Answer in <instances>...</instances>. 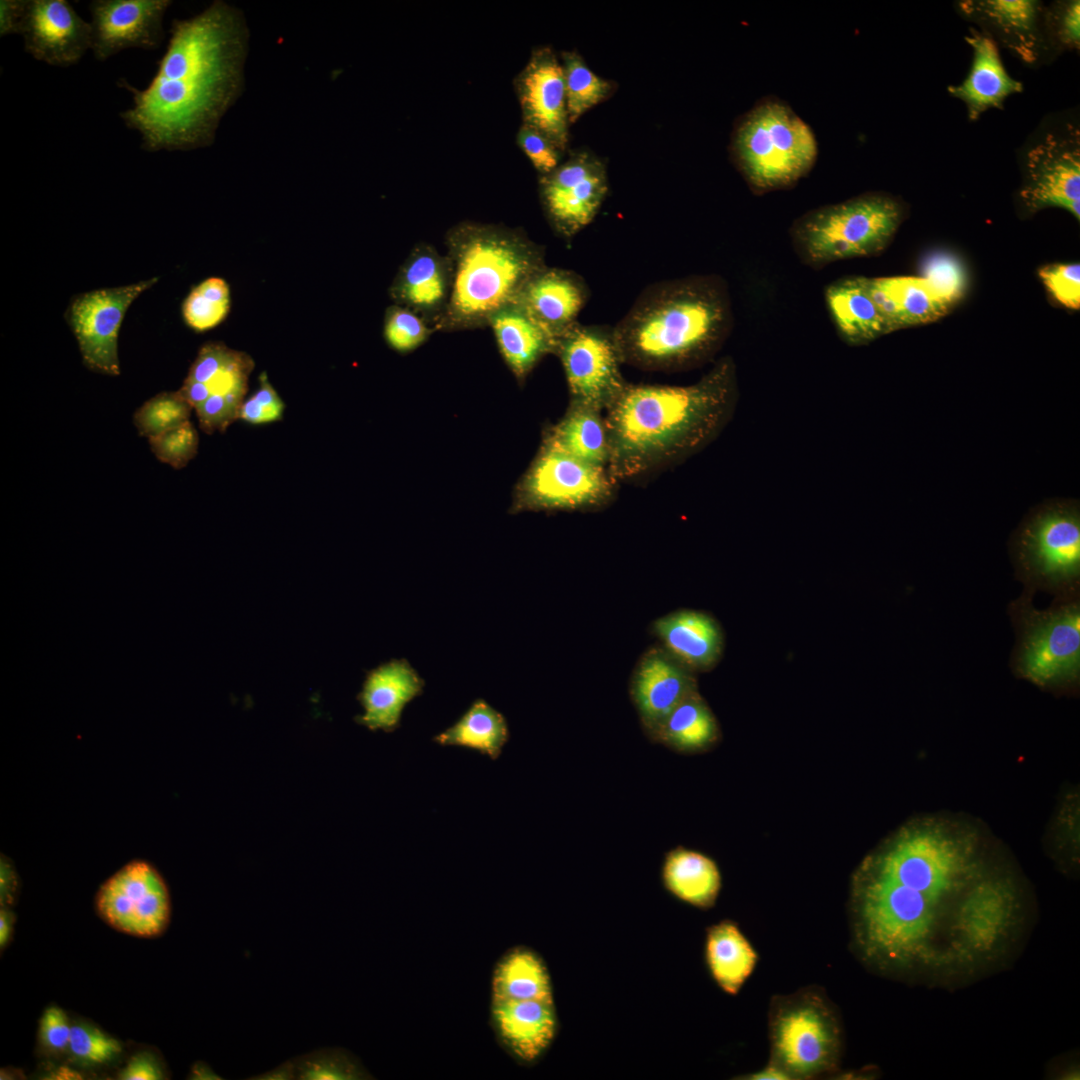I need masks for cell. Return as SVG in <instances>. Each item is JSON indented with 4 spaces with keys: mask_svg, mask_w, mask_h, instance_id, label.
<instances>
[{
    "mask_svg": "<svg viewBox=\"0 0 1080 1080\" xmlns=\"http://www.w3.org/2000/svg\"><path fill=\"white\" fill-rule=\"evenodd\" d=\"M165 1073L156 1058L149 1053L134 1055L126 1066L120 1071L119 1079L122 1080H161Z\"/></svg>",
    "mask_w": 1080,
    "mask_h": 1080,
    "instance_id": "cell-53",
    "label": "cell"
},
{
    "mask_svg": "<svg viewBox=\"0 0 1080 1080\" xmlns=\"http://www.w3.org/2000/svg\"><path fill=\"white\" fill-rule=\"evenodd\" d=\"M452 285L450 262L429 244L413 248L391 286L396 305L415 312L436 329Z\"/></svg>",
    "mask_w": 1080,
    "mask_h": 1080,
    "instance_id": "cell-23",
    "label": "cell"
},
{
    "mask_svg": "<svg viewBox=\"0 0 1080 1080\" xmlns=\"http://www.w3.org/2000/svg\"><path fill=\"white\" fill-rule=\"evenodd\" d=\"M517 143L540 175L554 170L563 152L538 130L522 124L517 133Z\"/></svg>",
    "mask_w": 1080,
    "mask_h": 1080,
    "instance_id": "cell-50",
    "label": "cell"
},
{
    "mask_svg": "<svg viewBox=\"0 0 1080 1080\" xmlns=\"http://www.w3.org/2000/svg\"><path fill=\"white\" fill-rule=\"evenodd\" d=\"M248 30L243 14L214 1L199 14L175 19L166 51L149 84L132 93L120 113L148 152L210 146L218 126L242 92Z\"/></svg>",
    "mask_w": 1080,
    "mask_h": 1080,
    "instance_id": "cell-2",
    "label": "cell"
},
{
    "mask_svg": "<svg viewBox=\"0 0 1080 1080\" xmlns=\"http://www.w3.org/2000/svg\"><path fill=\"white\" fill-rule=\"evenodd\" d=\"M770 1062L790 1079L838 1070L843 1029L838 1012L818 988L773 998L769 1011Z\"/></svg>",
    "mask_w": 1080,
    "mask_h": 1080,
    "instance_id": "cell-9",
    "label": "cell"
},
{
    "mask_svg": "<svg viewBox=\"0 0 1080 1080\" xmlns=\"http://www.w3.org/2000/svg\"><path fill=\"white\" fill-rule=\"evenodd\" d=\"M1059 828L1052 857L1067 874H1075L1079 865L1078 801L1076 795L1068 797L1058 816Z\"/></svg>",
    "mask_w": 1080,
    "mask_h": 1080,
    "instance_id": "cell-47",
    "label": "cell"
},
{
    "mask_svg": "<svg viewBox=\"0 0 1080 1080\" xmlns=\"http://www.w3.org/2000/svg\"><path fill=\"white\" fill-rule=\"evenodd\" d=\"M492 999L553 1001L552 986L541 958L527 948H515L497 964Z\"/></svg>",
    "mask_w": 1080,
    "mask_h": 1080,
    "instance_id": "cell-38",
    "label": "cell"
},
{
    "mask_svg": "<svg viewBox=\"0 0 1080 1080\" xmlns=\"http://www.w3.org/2000/svg\"><path fill=\"white\" fill-rule=\"evenodd\" d=\"M652 634L670 655L695 673L712 670L724 650V632L709 613L679 609L651 624Z\"/></svg>",
    "mask_w": 1080,
    "mask_h": 1080,
    "instance_id": "cell-25",
    "label": "cell"
},
{
    "mask_svg": "<svg viewBox=\"0 0 1080 1080\" xmlns=\"http://www.w3.org/2000/svg\"><path fill=\"white\" fill-rule=\"evenodd\" d=\"M729 148L734 165L756 195L793 187L818 157L811 127L773 96L760 99L739 117Z\"/></svg>",
    "mask_w": 1080,
    "mask_h": 1080,
    "instance_id": "cell-7",
    "label": "cell"
},
{
    "mask_svg": "<svg viewBox=\"0 0 1080 1080\" xmlns=\"http://www.w3.org/2000/svg\"><path fill=\"white\" fill-rule=\"evenodd\" d=\"M17 888V878L14 868L6 858H1L0 870V899L1 907H7L14 899Z\"/></svg>",
    "mask_w": 1080,
    "mask_h": 1080,
    "instance_id": "cell-55",
    "label": "cell"
},
{
    "mask_svg": "<svg viewBox=\"0 0 1080 1080\" xmlns=\"http://www.w3.org/2000/svg\"><path fill=\"white\" fill-rule=\"evenodd\" d=\"M158 277L137 283L92 290L75 296L66 311L84 365L100 374L118 376V334L126 311Z\"/></svg>",
    "mask_w": 1080,
    "mask_h": 1080,
    "instance_id": "cell-17",
    "label": "cell"
},
{
    "mask_svg": "<svg viewBox=\"0 0 1080 1080\" xmlns=\"http://www.w3.org/2000/svg\"><path fill=\"white\" fill-rule=\"evenodd\" d=\"M425 681L407 659H392L366 673L357 699L364 712L356 723L390 733L400 726L404 708L424 691Z\"/></svg>",
    "mask_w": 1080,
    "mask_h": 1080,
    "instance_id": "cell-24",
    "label": "cell"
},
{
    "mask_svg": "<svg viewBox=\"0 0 1080 1080\" xmlns=\"http://www.w3.org/2000/svg\"><path fill=\"white\" fill-rule=\"evenodd\" d=\"M965 40L972 48L971 67L966 78L949 86L948 92L965 104L974 121L990 109H1002L1009 96L1022 92L1023 85L1007 72L991 36L970 29Z\"/></svg>",
    "mask_w": 1080,
    "mask_h": 1080,
    "instance_id": "cell-26",
    "label": "cell"
},
{
    "mask_svg": "<svg viewBox=\"0 0 1080 1080\" xmlns=\"http://www.w3.org/2000/svg\"><path fill=\"white\" fill-rule=\"evenodd\" d=\"M72 1026L65 1012L57 1007H48L40 1020L39 1036L42 1044L52 1051H64L69 1046Z\"/></svg>",
    "mask_w": 1080,
    "mask_h": 1080,
    "instance_id": "cell-51",
    "label": "cell"
},
{
    "mask_svg": "<svg viewBox=\"0 0 1080 1080\" xmlns=\"http://www.w3.org/2000/svg\"><path fill=\"white\" fill-rule=\"evenodd\" d=\"M1021 200L1036 212L1058 207L1080 219V136L1066 128L1046 134L1026 154Z\"/></svg>",
    "mask_w": 1080,
    "mask_h": 1080,
    "instance_id": "cell-18",
    "label": "cell"
},
{
    "mask_svg": "<svg viewBox=\"0 0 1080 1080\" xmlns=\"http://www.w3.org/2000/svg\"><path fill=\"white\" fill-rule=\"evenodd\" d=\"M1013 552L1028 581L1052 589L1075 584L1080 575L1078 503L1054 500L1038 506L1018 529Z\"/></svg>",
    "mask_w": 1080,
    "mask_h": 1080,
    "instance_id": "cell-10",
    "label": "cell"
},
{
    "mask_svg": "<svg viewBox=\"0 0 1080 1080\" xmlns=\"http://www.w3.org/2000/svg\"><path fill=\"white\" fill-rule=\"evenodd\" d=\"M295 1079L299 1080H353L371 1078L359 1061L348 1051L338 1048H321L291 1059Z\"/></svg>",
    "mask_w": 1080,
    "mask_h": 1080,
    "instance_id": "cell-41",
    "label": "cell"
},
{
    "mask_svg": "<svg viewBox=\"0 0 1080 1080\" xmlns=\"http://www.w3.org/2000/svg\"><path fill=\"white\" fill-rule=\"evenodd\" d=\"M1039 277L1052 296L1063 306L1080 308V265L1053 264L1039 270Z\"/></svg>",
    "mask_w": 1080,
    "mask_h": 1080,
    "instance_id": "cell-49",
    "label": "cell"
},
{
    "mask_svg": "<svg viewBox=\"0 0 1080 1080\" xmlns=\"http://www.w3.org/2000/svg\"><path fill=\"white\" fill-rule=\"evenodd\" d=\"M961 11L996 34L1021 60L1033 63L1039 56L1042 7L1035 0H969L959 2Z\"/></svg>",
    "mask_w": 1080,
    "mask_h": 1080,
    "instance_id": "cell-29",
    "label": "cell"
},
{
    "mask_svg": "<svg viewBox=\"0 0 1080 1080\" xmlns=\"http://www.w3.org/2000/svg\"><path fill=\"white\" fill-rule=\"evenodd\" d=\"M99 915L113 928L138 937H154L169 924L167 885L150 863L131 861L108 878L96 895Z\"/></svg>",
    "mask_w": 1080,
    "mask_h": 1080,
    "instance_id": "cell-16",
    "label": "cell"
},
{
    "mask_svg": "<svg viewBox=\"0 0 1080 1080\" xmlns=\"http://www.w3.org/2000/svg\"><path fill=\"white\" fill-rule=\"evenodd\" d=\"M745 1079L751 1080H789V1076L778 1066L769 1062L767 1066L761 1070L754 1072Z\"/></svg>",
    "mask_w": 1080,
    "mask_h": 1080,
    "instance_id": "cell-57",
    "label": "cell"
},
{
    "mask_svg": "<svg viewBox=\"0 0 1080 1080\" xmlns=\"http://www.w3.org/2000/svg\"><path fill=\"white\" fill-rule=\"evenodd\" d=\"M488 326L518 380H524L542 357L555 352L558 336L517 301L494 314Z\"/></svg>",
    "mask_w": 1080,
    "mask_h": 1080,
    "instance_id": "cell-31",
    "label": "cell"
},
{
    "mask_svg": "<svg viewBox=\"0 0 1080 1080\" xmlns=\"http://www.w3.org/2000/svg\"><path fill=\"white\" fill-rule=\"evenodd\" d=\"M1036 921L1035 901L1020 870L990 853L945 924L940 988H965L1011 969Z\"/></svg>",
    "mask_w": 1080,
    "mask_h": 1080,
    "instance_id": "cell-5",
    "label": "cell"
},
{
    "mask_svg": "<svg viewBox=\"0 0 1080 1080\" xmlns=\"http://www.w3.org/2000/svg\"><path fill=\"white\" fill-rule=\"evenodd\" d=\"M229 309V286L219 277H210L194 287L182 305L186 324L198 332L212 329L220 324L227 316Z\"/></svg>",
    "mask_w": 1080,
    "mask_h": 1080,
    "instance_id": "cell-40",
    "label": "cell"
},
{
    "mask_svg": "<svg viewBox=\"0 0 1080 1080\" xmlns=\"http://www.w3.org/2000/svg\"><path fill=\"white\" fill-rule=\"evenodd\" d=\"M544 444L583 462L607 468L609 440L604 413L569 403L566 414L550 430Z\"/></svg>",
    "mask_w": 1080,
    "mask_h": 1080,
    "instance_id": "cell-34",
    "label": "cell"
},
{
    "mask_svg": "<svg viewBox=\"0 0 1080 1080\" xmlns=\"http://www.w3.org/2000/svg\"><path fill=\"white\" fill-rule=\"evenodd\" d=\"M922 272L921 277L949 307L962 297L966 275L963 265L955 256L948 253L930 255L924 262Z\"/></svg>",
    "mask_w": 1080,
    "mask_h": 1080,
    "instance_id": "cell-44",
    "label": "cell"
},
{
    "mask_svg": "<svg viewBox=\"0 0 1080 1080\" xmlns=\"http://www.w3.org/2000/svg\"><path fill=\"white\" fill-rule=\"evenodd\" d=\"M189 1079L194 1080H219L222 1079L205 1062L198 1061L193 1064L189 1073Z\"/></svg>",
    "mask_w": 1080,
    "mask_h": 1080,
    "instance_id": "cell-59",
    "label": "cell"
},
{
    "mask_svg": "<svg viewBox=\"0 0 1080 1080\" xmlns=\"http://www.w3.org/2000/svg\"><path fill=\"white\" fill-rule=\"evenodd\" d=\"M990 853L976 827L930 815L865 857L850 897V944L860 963L884 978L940 988L945 924Z\"/></svg>",
    "mask_w": 1080,
    "mask_h": 1080,
    "instance_id": "cell-1",
    "label": "cell"
},
{
    "mask_svg": "<svg viewBox=\"0 0 1080 1080\" xmlns=\"http://www.w3.org/2000/svg\"><path fill=\"white\" fill-rule=\"evenodd\" d=\"M903 218V205L896 198L867 193L803 213L792 222L789 235L799 260L820 270L881 253Z\"/></svg>",
    "mask_w": 1080,
    "mask_h": 1080,
    "instance_id": "cell-8",
    "label": "cell"
},
{
    "mask_svg": "<svg viewBox=\"0 0 1080 1080\" xmlns=\"http://www.w3.org/2000/svg\"><path fill=\"white\" fill-rule=\"evenodd\" d=\"M523 124L551 140L562 152L569 143L564 72L555 51L538 47L515 79Z\"/></svg>",
    "mask_w": 1080,
    "mask_h": 1080,
    "instance_id": "cell-20",
    "label": "cell"
},
{
    "mask_svg": "<svg viewBox=\"0 0 1080 1080\" xmlns=\"http://www.w3.org/2000/svg\"><path fill=\"white\" fill-rule=\"evenodd\" d=\"M248 1080H292L295 1079V1070L292 1060H287L272 1070L260 1075L247 1078Z\"/></svg>",
    "mask_w": 1080,
    "mask_h": 1080,
    "instance_id": "cell-56",
    "label": "cell"
},
{
    "mask_svg": "<svg viewBox=\"0 0 1080 1080\" xmlns=\"http://www.w3.org/2000/svg\"><path fill=\"white\" fill-rule=\"evenodd\" d=\"M697 691L696 673L659 644L640 656L629 681L631 701L649 739L668 715Z\"/></svg>",
    "mask_w": 1080,
    "mask_h": 1080,
    "instance_id": "cell-21",
    "label": "cell"
},
{
    "mask_svg": "<svg viewBox=\"0 0 1080 1080\" xmlns=\"http://www.w3.org/2000/svg\"><path fill=\"white\" fill-rule=\"evenodd\" d=\"M14 916L7 907L0 911V947L3 949L10 941L13 932Z\"/></svg>",
    "mask_w": 1080,
    "mask_h": 1080,
    "instance_id": "cell-58",
    "label": "cell"
},
{
    "mask_svg": "<svg viewBox=\"0 0 1080 1080\" xmlns=\"http://www.w3.org/2000/svg\"><path fill=\"white\" fill-rule=\"evenodd\" d=\"M608 192L604 161L593 152L572 151L568 159L539 177V196L552 229L570 239L589 225Z\"/></svg>",
    "mask_w": 1080,
    "mask_h": 1080,
    "instance_id": "cell-15",
    "label": "cell"
},
{
    "mask_svg": "<svg viewBox=\"0 0 1080 1080\" xmlns=\"http://www.w3.org/2000/svg\"><path fill=\"white\" fill-rule=\"evenodd\" d=\"M34 59L55 67L77 64L91 49V26L66 0H27L20 33Z\"/></svg>",
    "mask_w": 1080,
    "mask_h": 1080,
    "instance_id": "cell-22",
    "label": "cell"
},
{
    "mask_svg": "<svg viewBox=\"0 0 1080 1080\" xmlns=\"http://www.w3.org/2000/svg\"><path fill=\"white\" fill-rule=\"evenodd\" d=\"M560 57L567 117L569 125H572L587 111L609 99L615 93L617 84L594 73L576 50L563 51Z\"/></svg>",
    "mask_w": 1080,
    "mask_h": 1080,
    "instance_id": "cell-39",
    "label": "cell"
},
{
    "mask_svg": "<svg viewBox=\"0 0 1080 1080\" xmlns=\"http://www.w3.org/2000/svg\"><path fill=\"white\" fill-rule=\"evenodd\" d=\"M617 485L607 468L543 444L518 487L515 510L598 511L613 502Z\"/></svg>",
    "mask_w": 1080,
    "mask_h": 1080,
    "instance_id": "cell-12",
    "label": "cell"
},
{
    "mask_svg": "<svg viewBox=\"0 0 1080 1080\" xmlns=\"http://www.w3.org/2000/svg\"><path fill=\"white\" fill-rule=\"evenodd\" d=\"M154 456L174 469H182L197 455L199 435L194 425L187 421L158 436L148 439Z\"/></svg>",
    "mask_w": 1080,
    "mask_h": 1080,
    "instance_id": "cell-45",
    "label": "cell"
},
{
    "mask_svg": "<svg viewBox=\"0 0 1080 1080\" xmlns=\"http://www.w3.org/2000/svg\"><path fill=\"white\" fill-rule=\"evenodd\" d=\"M825 302L841 339L860 346L890 333L866 288L864 277L836 280L825 289Z\"/></svg>",
    "mask_w": 1080,
    "mask_h": 1080,
    "instance_id": "cell-32",
    "label": "cell"
},
{
    "mask_svg": "<svg viewBox=\"0 0 1080 1080\" xmlns=\"http://www.w3.org/2000/svg\"><path fill=\"white\" fill-rule=\"evenodd\" d=\"M662 881L676 898L701 909L712 907L721 889V874L715 861L683 846L666 853Z\"/></svg>",
    "mask_w": 1080,
    "mask_h": 1080,
    "instance_id": "cell-33",
    "label": "cell"
},
{
    "mask_svg": "<svg viewBox=\"0 0 1080 1080\" xmlns=\"http://www.w3.org/2000/svg\"><path fill=\"white\" fill-rule=\"evenodd\" d=\"M509 740L505 716L482 698H477L464 714L433 741L441 746L471 749L496 760Z\"/></svg>",
    "mask_w": 1080,
    "mask_h": 1080,
    "instance_id": "cell-37",
    "label": "cell"
},
{
    "mask_svg": "<svg viewBox=\"0 0 1080 1080\" xmlns=\"http://www.w3.org/2000/svg\"><path fill=\"white\" fill-rule=\"evenodd\" d=\"M554 354L562 363L572 404L605 413L628 385L613 327L577 321L558 336Z\"/></svg>",
    "mask_w": 1080,
    "mask_h": 1080,
    "instance_id": "cell-13",
    "label": "cell"
},
{
    "mask_svg": "<svg viewBox=\"0 0 1080 1080\" xmlns=\"http://www.w3.org/2000/svg\"><path fill=\"white\" fill-rule=\"evenodd\" d=\"M436 329L415 312L399 305L389 307L384 319V337L397 352L408 353L421 346Z\"/></svg>",
    "mask_w": 1080,
    "mask_h": 1080,
    "instance_id": "cell-43",
    "label": "cell"
},
{
    "mask_svg": "<svg viewBox=\"0 0 1080 1080\" xmlns=\"http://www.w3.org/2000/svg\"><path fill=\"white\" fill-rule=\"evenodd\" d=\"M706 960L718 986L736 995L754 971L758 955L738 925L725 920L707 931Z\"/></svg>",
    "mask_w": 1080,
    "mask_h": 1080,
    "instance_id": "cell-35",
    "label": "cell"
},
{
    "mask_svg": "<svg viewBox=\"0 0 1080 1080\" xmlns=\"http://www.w3.org/2000/svg\"><path fill=\"white\" fill-rule=\"evenodd\" d=\"M192 410L179 391L161 392L138 407L133 423L141 436L150 439L190 421Z\"/></svg>",
    "mask_w": 1080,
    "mask_h": 1080,
    "instance_id": "cell-42",
    "label": "cell"
},
{
    "mask_svg": "<svg viewBox=\"0 0 1080 1080\" xmlns=\"http://www.w3.org/2000/svg\"><path fill=\"white\" fill-rule=\"evenodd\" d=\"M82 1078L78 1071L66 1066H60L44 1077V1079L52 1080H79Z\"/></svg>",
    "mask_w": 1080,
    "mask_h": 1080,
    "instance_id": "cell-60",
    "label": "cell"
},
{
    "mask_svg": "<svg viewBox=\"0 0 1080 1080\" xmlns=\"http://www.w3.org/2000/svg\"><path fill=\"white\" fill-rule=\"evenodd\" d=\"M491 1014L504 1044L526 1062L537 1059L556 1033L553 1001L492 999Z\"/></svg>",
    "mask_w": 1080,
    "mask_h": 1080,
    "instance_id": "cell-28",
    "label": "cell"
},
{
    "mask_svg": "<svg viewBox=\"0 0 1080 1080\" xmlns=\"http://www.w3.org/2000/svg\"><path fill=\"white\" fill-rule=\"evenodd\" d=\"M864 282L890 333L933 322L949 309L922 277H864Z\"/></svg>",
    "mask_w": 1080,
    "mask_h": 1080,
    "instance_id": "cell-30",
    "label": "cell"
},
{
    "mask_svg": "<svg viewBox=\"0 0 1080 1080\" xmlns=\"http://www.w3.org/2000/svg\"><path fill=\"white\" fill-rule=\"evenodd\" d=\"M170 0H93L91 51L105 61L131 48L155 50L165 36L163 19Z\"/></svg>",
    "mask_w": 1080,
    "mask_h": 1080,
    "instance_id": "cell-19",
    "label": "cell"
},
{
    "mask_svg": "<svg viewBox=\"0 0 1080 1080\" xmlns=\"http://www.w3.org/2000/svg\"><path fill=\"white\" fill-rule=\"evenodd\" d=\"M253 368L244 352L218 342L202 346L178 391L195 410L203 432H224L239 419Z\"/></svg>",
    "mask_w": 1080,
    "mask_h": 1080,
    "instance_id": "cell-14",
    "label": "cell"
},
{
    "mask_svg": "<svg viewBox=\"0 0 1080 1080\" xmlns=\"http://www.w3.org/2000/svg\"><path fill=\"white\" fill-rule=\"evenodd\" d=\"M739 396L731 356L689 385L628 383L604 413L609 474L618 484L637 482L697 455L729 425Z\"/></svg>",
    "mask_w": 1080,
    "mask_h": 1080,
    "instance_id": "cell-3",
    "label": "cell"
},
{
    "mask_svg": "<svg viewBox=\"0 0 1080 1080\" xmlns=\"http://www.w3.org/2000/svg\"><path fill=\"white\" fill-rule=\"evenodd\" d=\"M720 737L717 719L699 691L683 700L650 740L679 753H698Z\"/></svg>",
    "mask_w": 1080,
    "mask_h": 1080,
    "instance_id": "cell-36",
    "label": "cell"
},
{
    "mask_svg": "<svg viewBox=\"0 0 1080 1080\" xmlns=\"http://www.w3.org/2000/svg\"><path fill=\"white\" fill-rule=\"evenodd\" d=\"M284 409V402L263 372L256 392L244 400L239 419L253 425L273 423L283 417Z\"/></svg>",
    "mask_w": 1080,
    "mask_h": 1080,
    "instance_id": "cell-48",
    "label": "cell"
},
{
    "mask_svg": "<svg viewBox=\"0 0 1080 1080\" xmlns=\"http://www.w3.org/2000/svg\"><path fill=\"white\" fill-rule=\"evenodd\" d=\"M1018 608L1020 637L1014 656L1019 675L1043 688L1075 683L1080 672V607L1071 602L1046 611Z\"/></svg>",
    "mask_w": 1080,
    "mask_h": 1080,
    "instance_id": "cell-11",
    "label": "cell"
},
{
    "mask_svg": "<svg viewBox=\"0 0 1080 1080\" xmlns=\"http://www.w3.org/2000/svg\"><path fill=\"white\" fill-rule=\"evenodd\" d=\"M446 247L452 285L436 330L488 325L546 266L542 247L521 231L498 225L462 222L448 232Z\"/></svg>",
    "mask_w": 1080,
    "mask_h": 1080,
    "instance_id": "cell-6",
    "label": "cell"
},
{
    "mask_svg": "<svg viewBox=\"0 0 1080 1080\" xmlns=\"http://www.w3.org/2000/svg\"><path fill=\"white\" fill-rule=\"evenodd\" d=\"M725 281L695 275L647 287L613 327L623 364L646 371H684L711 361L731 333Z\"/></svg>",
    "mask_w": 1080,
    "mask_h": 1080,
    "instance_id": "cell-4",
    "label": "cell"
},
{
    "mask_svg": "<svg viewBox=\"0 0 1080 1080\" xmlns=\"http://www.w3.org/2000/svg\"><path fill=\"white\" fill-rule=\"evenodd\" d=\"M588 296V287L581 276L546 265L524 285L517 302L559 336L577 322Z\"/></svg>",
    "mask_w": 1080,
    "mask_h": 1080,
    "instance_id": "cell-27",
    "label": "cell"
},
{
    "mask_svg": "<svg viewBox=\"0 0 1080 1080\" xmlns=\"http://www.w3.org/2000/svg\"><path fill=\"white\" fill-rule=\"evenodd\" d=\"M1056 36L1064 47L1076 49L1080 44V2L1073 0L1061 4L1055 11Z\"/></svg>",
    "mask_w": 1080,
    "mask_h": 1080,
    "instance_id": "cell-52",
    "label": "cell"
},
{
    "mask_svg": "<svg viewBox=\"0 0 1080 1080\" xmlns=\"http://www.w3.org/2000/svg\"><path fill=\"white\" fill-rule=\"evenodd\" d=\"M27 0L0 1V36L19 34Z\"/></svg>",
    "mask_w": 1080,
    "mask_h": 1080,
    "instance_id": "cell-54",
    "label": "cell"
},
{
    "mask_svg": "<svg viewBox=\"0 0 1080 1080\" xmlns=\"http://www.w3.org/2000/svg\"><path fill=\"white\" fill-rule=\"evenodd\" d=\"M68 1048L75 1059L90 1065L108 1063L122 1051L117 1039L86 1023L72 1025Z\"/></svg>",
    "mask_w": 1080,
    "mask_h": 1080,
    "instance_id": "cell-46",
    "label": "cell"
}]
</instances>
